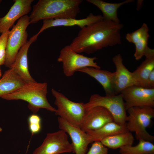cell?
<instances>
[{"label":"cell","mask_w":154,"mask_h":154,"mask_svg":"<svg viewBox=\"0 0 154 154\" xmlns=\"http://www.w3.org/2000/svg\"><path fill=\"white\" fill-rule=\"evenodd\" d=\"M87 1L94 5L102 12L103 19L107 21L119 23L118 17V9L125 4L134 2L133 0H126L119 3H108L101 0H87Z\"/></svg>","instance_id":"cell-21"},{"label":"cell","mask_w":154,"mask_h":154,"mask_svg":"<svg viewBox=\"0 0 154 154\" xmlns=\"http://www.w3.org/2000/svg\"><path fill=\"white\" fill-rule=\"evenodd\" d=\"M127 111L128 113L126 122L128 131L135 132L138 140L153 141L154 136L149 133L146 129L154 117L153 108L148 106H139L130 108Z\"/></svg>","instance_id":"cell-4"},{"label":"cell","mask_w":154,"mask_h":154,"mask_svg":"<svg viewBox=\"0 0 154 154\" xmlns=\"http://www.w3.org/2000/svg\"><path fill=\"white\" fill-rule=\"evenodd\" d=\"M2 131V128L1 127H0V132H1Z\"/></svg>","instance_id":"cell-29"},{"label":"cell","mask_w":154,"mask_h":154,"mask_svg":"<svg viewBox=\"0 0 154 154\" xmlns=\"http://www.w3.org/2000/svg\"><path fill=\"white\" fill-rule=\"evenodd\" d=\"M29 129L33 135L39 133L41 129V119L38 115L33 114L28 119Z\"/></svg>","instance_id":"cell-25"},{"label":"cell","mask_w":154,"mask_h":154,"mask_svg":"<svg viewBox=\"0 0 154 154\" xmlns=\"http://www.w3.org/2000/svg\"><path fill=\"white\" fill-rule=\"evenodd\" d=\"M9 30L1 34L0 36V66L4 64Z\"/></svg>","instance_id":"cell-26"},{"label":"cell","mask_w":154,"mask_h":154,"mask_svg":"<svg viewBox=\"0 0 154 154\" xmlns=\"http://www.w3.org/2000/svg\"><path fill=\"white\" fill-rule=\"evenodd\" d=\"M103 19L102 16L100 15H94L91 13H90L86 18L81 19L72 18L46 19L43 20V25L36 35L38 36L44 30L52 27L77 26L81 29Z\"/></svg>","instance_id":"cell-14"},{"label":"cell","mask_w":154,"mask_h":154,"mask_svg":"<svg viewBox=\"0 0 154 154\" xmlns=\"http://www.w3.org/2000/svg\"><path fill=\"white\" fill-rule=\"evenodd\" d=\"M136 145H127L120 148V154H150L154 153V145L151 142L139 140Z\"/></svg>","instance_id":"cell-24"},{"label":"cell","mask_w":154,"mask_h":154,"mask_svg":"<svg viewBox=\"0 0 154 154\" xmlns=\"http://www.w3.org/2000/svg\"><path fill=\"white\" fill-rule=\"evenodd\" d=\"M58 120L59 128L68 133L71 138L72 152L75 154H86L88 145L93 142L90 136L80 128L69 123L59 117Z\"/></svg>","instance_id":"cell-11"},{"label":"cell","mask_w":154,"mask_h":154,"mask_svg":"<svg viewBox=\"0 0 154 154\" xmlns=\"http://www.w3.org/2000/svg\"><path fill=\"white\" fill-rule=\"evenodd\" d=\"M96 57H89L74 51L70 45L64 47L60 51L57 61L62 64L63 71L67 77L73 75L79 69L87 67L101 68L94 62Z\"/></svg>","instance_id":"cell-8"},{"label":"cell","mask_w":154,"mask_h":154,"mask_svg":"<svg viewBox=\"0 0 154 154\" xmlns=\"http://www.w3.org/2000/svg\"><path fill=\"white\" fill-rule=\"evenodd\" d=\"M82 0H40L33 7L30 24L48 19H76Z\"/></svg>","instance_id":"cell-2"},{"label":"cell","mask_w":154,"mask_h":154,"mask_svg":"<svg viewBox=\"0 0 154 154\" xmlns=\"http://www.w3.org/2000/svg\"><path fill=\"white\" fill-rule=\"evenodd\" d=\"M120 94L124 100L126 111L134 106L154 107V89L146 88L134 85L123 90Z\"/></svg>","instance_id":"cell-10"},{"label":"cell","mask_w":154,"mask_h":154,"mask_svg":"<svg viewBox=\"0 0 154 154\" xmlns=\"http://www.w3.org/2000/svg\"><path fill=\"white\" fill-rule=\"evenodd\" d=\"M47 84L36 81L26 83L14 92L1 97L8 100H22L28 103V107L34 114L42 108L55 112L56 109L49 103L47 98Z\"/></svg>","instance_id":"cell-3"},{"label":"cell","mask_w":154,"mask_h":154,"mask_svg":"<svg viewBox=\"0 0 154 154\" xmlns=\"http://www.w3.org/2000/svg\"><path fill=\"white\" fill-rule=\"evenodd\" d=\"M25 83L12 68H9L0 79V97L14 92Z\"/></svg>","instance_id":"cell-20"},{"label":"cell","mask_w":154,"mask_h":154,"mask_svg":"<svg viewBox=\"0 0 154 154\" xmlns=\"http://www.w3.org/2000/svg\"><path fill=\"white\" fill-rule=\"evenodd\" d=\"M144 56V60L132 73L136 85L147 88L148 78L154 69V50L149 47Z\"/></svg>","instance_id":"cell-19"},{"label":"cell","mask_w":154,"mask_h":154,"mask_svg":"<svg viewBox=\"0 0 154 154\" xmlns=\"http://www.w3.org/2000/svg\"><path fill=\"white\" fill-rule=\"evenodd\" d=\"M52 93L55 98L54 104L57 108L55 114L69 123L80 128L86 112L84 103L69 100L63 94L54 89Z\"/></svg>","instance_id":"cell-5"},{"label":"cell","mask_w":154,"mask_h":154,"mask_svg":"<svg viewBox=\"0 0 154 154\" xmlns=\"http://www.w3.org/2000/svg\"><path fill=\"white\" fill-rule=\"evenodd\" d=\"M72 152L71 144L64 131L60 130L47 134L42 144L33 154H60Z\"/></svg>","instance_id":"cell-9"},{"label":"cell","mask_w":154,"mask_h":154,"mask_svg":"<svg viewBox=\"0 0 154 154\" xmlns=\"http://www.w3.org/2000/svg\"><path fill=\"white\" fill-rule=\"evenodd\" d=\"M30 24L29 17L25 15L19 19L9 31L4 64L6 67L9 68L11 66L19 50L27 41L26 29Z\"/></svg>","instance_id":"cell-7"},{"label":"cell","mask_w":154,"mask_h":154,"mask_svg":"<svg viewBox=\"0 0 154 154\" xmlns=\"http://www.w3.org/2000/svg\"><path fill=\"white\" fill-rule=\"evenodd\" d=\"M97 106L103 107L107 109L112 115L114 121L116 123L120 125L126 123V110L121 94L104 96L94 94L91 96L89 101L84 104L86 110Z\"/></svg>","instance_id":"cell-6"},{"label":"cell","mask_w":154,"mask_h":154,"mask_svg":"<svg viewBox=\"0 0 154 154\" xmlns=\"http://www.w3.org/2000/svg\"><path fill=\"white\" fill-rule=\"evenodd\" d=\"M123 25L103 19L81 29L70 45L76 52L93 53L108 46L120 44Z\"/></svg>","instance_id":"cell-1"},{"label":"cell","mask_w":154,"mask_h":154,"mask_svg":"<svg viewBox=\"0 0 154 154\" xmlns=\"http://www.w3.org/2000/svg\"><path fill=\"white\" fill-rule=\"evenodd\" d=\"M129 131L126 123L120 125L114 121L109 122L99 129L86 132L93 142L100 141L104 138L117 134Z\"/></svg>","instance_id":"cell-22"},{"label":"cell","mask_w":154,"mask_h":154,"mask_svg":"<svg viewBox=\"0 0 154 154\" xmlns=\"http://www.w3.org/2000/svg\"><path fill=\"white\" fill-rule=\"evenodd\" d=\"M114 121L111 113L101 106L86 110L80 128L85 132L99 129L106 123Z\"/></svg>","instance_id":"cell-12"},{"label":"cell","mask_w":154,"mask_h":154,"mask_svg":"<svg viewBox=\"0 0 154 154\" xmlns=\"http://www.w3.org/2000/svg\"><path fill=\"white\" fill-rule=\"evenodd\" d=\"M33 0H15L7 13L0 17V33L9 30L18 19L26 15L31 11Z\"/></svg>","instance_id":"cell-13"},{"label":"cell","mask_w":154,"mask_h":154,"mask_svg":"<svg viewBox=\"0 0 154 154\" xmlns=\"http://www.w3.org/2000/svg\"><path fill=\"white\" fill-rule=\"evenodd\" d=\"M150 154H154V153H150Z\"/></svg>","instance_id":"cell-31"},{"label":"cell","mask_w":154,"mask_h":154,"mask_svg":"<svg viewBox=\"0 0 154 154\" xmlns=\"http://www.w3.org/2000/svg\"><path fill=\"white\" fill-rule=\"evenodd\" d=\"M108 148L100 141H94L86 154H108Z\"/></svg>","instance_id":"cell-27"},{"label":"cell","mask_w":154,"mask_h":154,"mask_svg":"<svg viewBox=\"0 0 154 154\" xmlns=\"http://www.w3.org/2000/svg\"><path fill=\"white\" fill-rule=\"evenodd\" d=\"M78 71L86 74L97 80L103 87L106 95H116L114 82V72L90 67L82 68Z\"/></svg>","instance_id":"cell-18"},{"label":"cell","mask_w":154,"mask_h":154,"mask_svg":"<svg viewBox=\"0 0 154 154\" xmlns=\"http://www.w3.org/2000/svg\"><path fill=\"white\" fill-rule=\"evenodd\" d=\"M112 61L116 68L114 76L116 94L130 86L135 85L132 72H130L124 65L121 55L118 54L114 56Z\"/></svg>","instance_id":"cell-15"},{"label":"cell","mask_w":154,"mask_h":154,"mask_svg":"<svg viewBox=\"0 0 154 154\" xmlns=\"http://www.w3.org/2000/svg\"><path fill=\"white\" fill-rule=\"evenodd\" d=\"M134 140L131 133L128 131L106 137L100 142L107 148L116 149L125 146L132 145Z\"/></svg>","instance_id":"cell-23"},{"label":"cell","mask_w":154,"mask_h":154,"mask_svg":"<svg viewBox=\"0 0 154 154\" xmlns=\"http://www.w3.org/2000/svg\"><path fill=\"white\" fill-rule=\"evenodd\" d=\"M1 0H0V3L1 2Z\"/></svg>","instance_id":"cell-32"},{"label":"cell","mask_w":154,"mask_h":154,"mask_svg":"<svg viewBox=\"0 0 154 154\" xmlns=\"http://www.w3.org/2000/svg\"><path fill=\"white\" fill-rule=\"evenodd\" d=\"M147 88L154 89V69L151 72L148 78Z\"/></svg>","instance_id":"cell-28"},{"label":"cell","mask_w":154,"mask_h":154,"mask_svg":"<svg viewBox=\"0 0 154 154\" xmlns=\"http://www.w3.org/2000/svg\"><path fill=\"white\" fill-rule=\"evenodd\" d=\"M37 37L36 35L33 36L21 48L14 63L9 68H12L26 83L35 81L30 75L29 70L27 55L30 46L36 40Z\"/></svg>","instance_id":"cell-16"},{"label":"cell","mask_w":154,"mask_h":154,"mask_svg":"<svg viewBox=\"0 0 154 154\" xmlns=\"http://www.w3.org/2000/svg\"><path fill=\"white\" fill-rule=\"evenodd\" d=\"M149 31L148 26L146 24L143 23L137 30L126 35L127 40L135 45V51L134 56L137 60L142 58L149 47L148 46V39L150 37Z\"/></svg>","instance_id":"cell-17"},{"label":"cell","mask_w":154,"mask_h":154,"mask_svg":"<svg viewBox=\"0 0 154 154\" xmlns=\"http://www.w3.org/2000/svg\"><path fill=\"white\" fill-rule=\"evenodd\" d=\"M1 69L0 68V77L1 76Z\"/></svg>","instance_id":"cell-30"}]
</instances>
